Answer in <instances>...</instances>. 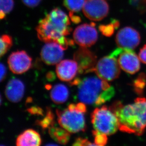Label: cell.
Segmentation results:
<instances>
[{"label":"cell","mask_w":146,"mask_h":146,"mask_svg":"<svg viewBox=\"0 0 146 146\" xmlns=\"http://www.w3.org/2000/svg\"><path fill=\"white\" fill-rule=\"evenodd\" d=\"M77 96L80 102L86 105L99 106L110 100L115 94V88L96 75L79 78Z\"/></svg>","instance_id":"obj_3"},{"label":"cell","mask_w":146,"mask_h":146,"mask_svg":"<svg viewBox=\"0 0 146 146\" xmlns=\"http://www.w3.org/2000/svg\"><path fill=\"white\" fill-rule=\"evenodd\" d=\"M56 113L60 126L70 133H74L86 130L85 113L78 108L76 104H70L63 110L57 109Z\"/></svg>","instance_id":"obj_4"},{"label":"cell","mask_w":146,"mask_h":146,"mask_svg":"<svg viewBox=\"0 0 146 146\" xmlns=\"http://www.w3.org/2000/svg\"><path fill=\"white\" fill-rule=\"evenodd\" d=\"M50 95L54 103L56 104H62L68 99L69 90L65 85L57 84L51 89Z\"/></svg>","instance_id":"obj_17"},{"label":"cell","mask_w":146,"mask_h":146,"mask_svg":"<svg viewBox=\"0 0 146 146\" xmlns=\"http://www.w3.org/2000/svg\"><path fill=\"white\" fill-rule=\"evenodd\" d=\"M74 60L78 66L79 74L91 73L97 64V56L86 47H81L74 52Z\"/></svg>","instance_id":"obj_12"},{"label":"cell","mask_w":146,"mask_h":146,"mask_svg":"<svg viewBox=\"0 0 146 146\" xmlns=\"http://www.w3.org/2000/svg\"><path fill=\"white\" fill-rule=\"evenodd\" d=\"M78 72V66L74 60H64L57 64L56 74L58 79L62 81H72Z\"/></svg>","instance_id":"obj_14"},{"label":"cell","mask_w":146,"mask_h":146,"mask_svg":"<svg viewBox=\"0 0 146 146\" xmlns=\"http://www.w3.org/2000/svg\"><path fill=\"white\" fill-rule=\"evenodd\" d=\"M91 118L94 130L100 133L107 136L113 135L119 129L117 116L105 106L94 109Z\"/></svg>","instance_id":"obj_5"},{"label":"cell","mask_w":146,"mask_h":146,"mask_svg":"<svg viewBox=\"0 0 146 146\" xmlns=\"http://www.w3.org/2000/svg\"><path fill=\"white\" fill-rule=\"evenodd\" d=\"M55 116L52 111L50 108L47 109L46 115L42 120L38 121L37 124L40 126L43 129L49 128L55 124Z\"/></svg>","instance_id":"obj_23"},{"label":"cell","mask_w":146,"mask_h":146,"mask_svg":"<svg viewBox=\"0 0 146 146\" xmlns=\"http://www.w3.org/2000/svg\"><path fill=\"white\" fill-rule=\"evenodd\" d=\"M139 56L140 61H141L144 64H146V44L140 50Z\"/></svg>","instance_id":"obj_29"},{"label":"cell","mask_w":146,"mask_h":146,"mask_svg":"<svg viewBox=\"0 0 146 146\" xmlns=\"http://www.w3.org/2000/svg\"><path fill=\"white\" fill-rule=\"evenodd\" d=\"M25 90V85L21 80L13 79L7 83L5 94L9 101L13 103H18L23 98Z\"/></svg>","instance_id":"obj_15"},{"label":"cell","mask_w":146,"mask_h":146,"mask_svg":"<svg viewBox=\"0 0 146 146\" xmlns=\"http://www.w3.org/2000/svg\"><path fill=\"white\" fill-rule=\"evenodd\" d=\"M94 22L84 23L77 26L73 33L74 42L81 47H90L95 44L98 34Z\"/></svg>","instance_id":"obj_8"},{"label":"cell","mask_w":146,"mask_h":146,"mask_svg":"<svg viewBox=\"0 0 146 146\" xmlns=\"http://www.w3.org/2000/svg\"><path fill=\"white\" fill-rule=\"evenodd\" d=\"M73 146H95V143H92L86 139L78 138L76 139L74 141Z\"/></svg>","instance_id":"obj_26"},{"label":"cell","mask_w":146,"mask_h":146,"mask_svg":"<svg viewBox=\"0 0 146 146\" xmlns=\"http://www.w3.org/2000/svg\"><path fill=\"white\" fill-rule=\"evenodd\" d=\"M7 75V69L5 66L0 62V82L4 80Z\"/></svg>","instance_id":"obj_28"},{"label":"cell","mask_w":146,"mask_h":146,"mask_svg":"<svg viewBox=\"0 0 146 146\" xmlns=\"http://www.w3.org/2000/svg\"><path fill=\"white\" fill-rule=\"evenodd\" d=\"M110 55L116 58L121 69L127 73L133 74L140 69L141 64L139 57L133 50L118 47Z\"/></svg>","instance_id":"obj_7"},{"label":"cell","mask_w":146,"mask_h":146,"mask_svg":"<svg viewBox=\"0 0 146 146\" xmlns=\"http://www.w3.org/2000/svg\"><path fill=\"white\" fill-rule=\"evenodd\" d=\"M120 26V22L116 19H112L111 22L107 24H102L99 26V29L103 36L110 37L115 33L116 29Z\"/></svg>","instance_id":"obj_19"},{"label":"cell","mask_w":146,"mask_h":146,"mask_svg":"<svg viewBox=\"0 0 146 146\" xmlns=\"http://www.w3.org/2000/svg\"><path fill=\"white\" fill-rule=\"evenodd\" d=\"M72 30L69 17L58 8L51 10L45 18L40 20L36 27L40 40L46 43L55 42L60 44L65 50L74 43L73 40L66 37Z\"/></svg>","instance_id":"obj_1"},{"label":"cell","mask_w":146,"mask_h":146,"mask_svg":"<svg viewBox=\"0 0 146 146\" xmlns=\"http://www.w3.org/2000/svg\"><path fill=\"white\" fill-rule=\"evenodd\" d=\"M115 41L119 48L133 50L139 45L141 36L138 31L134 28L125 27L117 32Z\"/></svg>","instance_id":"obj_10"},{"label":"cell","mask_w":146,"mask_h":146,"mask_svg":"<svg viewBox=\"0 0 146 146\" xmlns=\"http://www.w3.org/2000/svg\"><path fill=\"white\" fill-rule=\"evenodd\" d=\"M42 143L40 135L35 130L29 129L24 131L17 138L18 146H39Z\"/></svg>","instance_id":"obj_16"},{"label":"cell","mask_w":146,"mask_h":146,"mask_svg":"<svg viewBox=\"0 0 146 146\" xmlns=\"http://www.w3.org/2000/svg\"><path fill=\"white\" fill-rule=\"evenodd\" d=\"M109 108L117 116L120 131L138 136L143 134L146 128V98H137L133 103L126 106L118 101Z\"/></svg>","instance_id":"obj_2"},{"label":"cell","mask_w":146,"mask_h":146,"mask_svg":"<svg viewBox=\"0 0 146 146\" xmlns=\"http://www.w3.org/2000/svg\"><path fill=\"white\" fill-rule=\"evenodd\" d=\"M64 50L60 44L56 42H47L42 48L40 57L43 62L48 65L57 64L63 58Z\"/></svg>","instance_id":"obj_13"},{"label":"cell","mask_w":146,"mask_h":146,"mask_svg":"<svg viewBox=\"0 0 146 146\" xmlns=\"http://www.w3.org/2000/svg\"><path fill=\"white\" fill-rule=\"evenodd\" d=\"M28 112L32 114L43 115V111L42 108L37 106H33L28 109Z\"/></svg>","instance_id":"obj_30"},{"label":"cell","mask_w":146,"mask_h":146,"mask_svg":"<svg viewBox=\"0 0 146 146\" xmlns=\"http://www.w3.org/2000/svg\"><path fill=\"white\" fill-rule=\"evenodd\" d=\"M13 44L12 37L8 35L0 36V58L7 53Z\"/></svg>","instance_id":"obj_21"},{"label":"cell","mask_w":146,"mask_h":146,"mask_svg":"<svg viewBox=\"0 0 146 146\" xmlns=\"http://www.w3.org/2000/svg\"><path fill=\"white\" fill-rule=\"evenodd\" d=\"M92 135L94 137V143L96 146H104L108 141L107 135L101 133L94 130L92 131Z\"/></svg>","instance_id":"obj_25"},{"label":"cell","mask_w":146,"mask_h":146,"mask_svg":"<svg viewBox=\"0 0 146 146\" xmlns=\"http://www.w3.org/2000/svg\"><path fill=\"white\" fill-rule=\"evenodd\" d=\"M14 7V0H0V21L5 18Z\"/></svg>","instance_id":"obj_22"},{"label":"cell","mask_w":146,"mask_h":146,"mask_svg":"<svg viewBox=\"0 0 146 146\" xmlns=\"http://www.w3.org/2000/svg\"><path fill=\"white\" fill-rule=\"evenodd\" d=\"M91 72L103 80L112 81L120 76L121 68L116 58L110 54L99 60Z\"/></svg>","instance_id":"obj_6"},{"label":"cell","mask_w":146,"mask_h":146,"mask_svg":"<svg viewBox=\"0 0 146 146\" xmlns=\"http://www.w3.org/2000/svg\"><path fill=\"white\" fill-rule=\"evenodd\" d=\"M84 0H64V5L69 11V14L78 13L83 8Z\"/></svg>","instance_id":"obj_20"},{"label":"cell","mask_w":146,"mask_h":146,"mask_svg":"<svg viewBox=\"0 0 146 146\" xmlns=\"http://www.w3.org/2000/svg\"><path fill=\"white\" fill-rule=\"evenodd\" d=\"M146 86V75L141 74L138 76L133 83V87L135 92L138 94H141Z\"/></svg>","instance_id":"obj_24"},{"label":"cell","mask_w":146,"mask_h":146,"mask_svg":"<svg viewBox=\"0 0 146 146\" xmlns=\"http://www.w3.org/2000/svg\"><path fill=\"white\" fill-rule=\"evenodd\" d=\"M1 103H2V97L0 94V106L1 105Z\"/></svg>","instance_id":"obj_31"},{"label":"cell","mask_w":146,"mask_h":146,"mask_svg":"<svg viewBox=\"0 0 146 146\" xmlns=\"http://www.w3.org/2000/svg\"><path fill=\"white\" fill-rule=\"evenodd\" d=\"M25 5L30 8H34L39 5L42 0H22Z\"/></svg>","instance_id":"obj_27"},{"label":"cell","mask_w":146,"mask_h":146,"mask_svg":"<svg viewBox=\"0 0 146 146\" xmlns=\"http://www.w3.org/2000/svg\"><path fill=\"white\" fill-rule=\"evenodd\" d=\"M31 57L26 51H17L12 52L8 59L10 70L16 74H21L29 70L32 66Z\"/></svg>","instance_id":"obj_11"},{"label":"cell","mask_w":146,"mask_h":146,"mask_svg":"<svg viewBox=\"0 0 146 146\" xmlns=\"http://www.w3.org/2000/svg\"><path fill=\"white\" fill-rule=\"evenodd\" d=\"M48 132L51 138L63 145H66L70 139V132L62 127H56L53 125L48 128Z\"/></svg>","instance_id":"obj_18"},{"label":"cell","mask_w":146,"mask_h":146,"mask_svg":"<svg viewBox=\"0 0 146 146\" xmlns=\"http://www.w3.org/2000/svg\"><path fill=\"white\" fill-rule=\"evenodd\" d=\"M109 4L105 0H86L83 7L84 16L93 21L104 19L109 13Z\"/></svg>","instance_id":"obj_9"}]
</instances>
